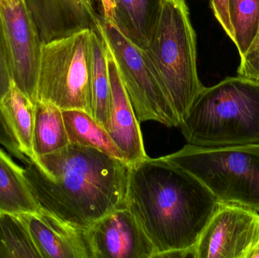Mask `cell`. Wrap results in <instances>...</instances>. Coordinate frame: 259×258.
<instances>
[{"label": "cell", "instance_id": "9", "mask_svg": "<svg viewBox=\"0 0 259 258\" xmlns=\"http://www.w3.org/2000/svg\"><path fill=\"white\" fill-rule=\"evenodd\" d=\"M259 245V214L222 204L193 248L195 258H250Z\"/></svg>", "mask_w": 259, "mask_h": 258}, {"label": "cell", "instance_id": "26", "mask_svg": "<svg viewBox=\"0 0 259 258\" xmlns=\"http://www.w3.org/2000/svg\"><path fill=\"white\" fill-rule=\"evenodd\" d=\"M100 3L101 5L102 12H103V16L102 17L106 21L112 24L115 0H100Z\"/></svg>", "mask_w": 259, "mask_h": 258}, {"label": "cell", "instance_id": "23", "mask_svg": "<svg viewBox=\"0 0 259 258\" xmlns=\"http://www.w3.org/2000/svg\"><path fill=\"white\" fill-rule=\"evenodd\" d=\"M12 84L7 44L4 27L0 15V101L9 92Z\"/></svg>", "mask_w": 259, "mask_h": 258}, {"label": "cell", "instance_id": "11", "mask_svg": "<svg viewBox=\"0 0 259 258\" xmlns=\"http://www.w3.org/2000/svg\"><path fill=\"white\" fill-rule=\"evenodd\" d=\"M107 62L112 99L109 121L105 129L122 152L124 161L130 165H134L148 158L143 145L140 122L108 47Z\"/></svg>", "mask_w": 259, "mask_h": 258}, {"label": "cell", "instance_id": "16", "mask_svg": "<svg viewBox=\"0 0 259 258\" xmlns=\"http://www.w3.org/2000/svg\"><path fill=\"white\" fill-rule=\"evenodd\" d=\"M69 143L62 109L50 101L36 100L33 133L35 159L60 151Z\"/></svg>", "mask_w": 259, "mask_h": 258}, {"label": "cell", "instance_id": "7", "mask_svg": "<svg viewBox=\"0 0 259 258\" xmlns=\"http://www.w3.org/2000/svg\"><path fill=\"white\" fill-rule=\"evenodd\" d=\"M96 30L113 57L139 122L152 121L168 127H180L179 118L144 51L99 15Z\"/></svg>", "mask_w": 259, "mask_h": 258}, {"label": "cell", "instance_id": "14", "mask_svg": "<svg viewBox=\"0 0 259 258\" xmlns=\"http://www.w3.org/2000/svg\"><path fill=\"white\" fill-rule=\"evenodd\" d=\"M164 0H115L112 24L131 43L145 50L152 40Z\"/></svg>", "mask_w": 259, "mask_h": 258}, {"label": "cell", "instance_id": "2", "mask_svg": "<svg viewBox=\"0 0 259 258\" xmlns=\"http://www.w3.org/2000/svg\"><path fill=\"white\" fill-rule=\"evenodd\" d=\"M212 192L191 174L162 158L131 165L127 208L155 248L154 257L193 253L219 209Z\"/></svg>", "mask_w": 259, "mask_h": 258}, {"label": "cell", "instance_id": "4", "mask_svg": "<svg viewBox=\"0 0 259 258\" xmlns=\"http://www.w3.org/2000/svg\"><path fill=\"white\" fill-rule=\"evenodd\" d=\"M146 53L180 121L205 86L198 76L196 38L185 0H164Z\"/></svg>", "mask_w": 259, "mask_h": 258}, {"label": "cell", "instance_id": "21", "mask_svg": "<svg viewBox=\"0 0 259 258\" xmlns=\"http://www.w3.org/2000/svg\"><path fill=\"white\" fill-rule=\"evenodd\" d=\"M234 40L240 57L255 40L259 29V0H229Z\"/></svg>", "mask_w": 259, "mask_h": 258}, {"label": "cell", "instance_id": "27", "mask_svg": "<svg viewBox=\"0 0 259 258\" xmlns=\"http://www.w3.org/2000/svg\"><path fill=\"white\" fill-rule=\"evenodd\" d=\"M258 248H259V245H258Z\"/></svg>", "mask_w": 259, "mask_h": 258}, {"label": "cell", "instance_id": "22", "mask_svg": "<svg viewBox=\"0 0 259 258\" xmlns=\"http://www.w3.org/2000/svg\"><path fill=\"white\" fill-rule=\"evenodd\" d=\"M237 74L240 77L259 80V29L250 48L240 57Z\"/></svg>", "mask_w": 259, "mask_h": 258}, {"label": "cell", "instance_id": "8", "mask_svg": "<svg viewBox=\"0 0 259 258\" xmlns=\"http://www.w3.org/2000/svg\"><path fill=\"white\" fill-rule=\"evenodd\" d=\"M12 83L36 101L44 42L25 0H0Z\"/></svg>", "mask_w": 259, "mask_h": 258}, {"label": "cell", "instance_id": "24", "mask_svg": "<svg viewBox=\"0 0 259 258\" xmlns=\"http://www.w3.org/2000/svg\"><path fill=\"white\" fill-rule=\"evenodd\" d=\"M0 145L4 147L12 156L24 162L27 156H24L15 139L12 130L9 128L1 109H0Z\"/></svg>", "mask_w": 259, "mask_h": 258}, {"label": "cell", "instance_id": "10", "mask_svg": "<svg viewBox=\"0 0 259 258\" xmlns=\"http://www.w3.org/2000/svg\"><path fill=\"white\" fill-rule=\"evenodd\" d=\"M90 258H151L155 251L127 208L103 217L84 233Z\"/></svg>", "mask_w": 259, "mask_h": 258}, {"label": "cell", "instance_id": "20", "mask_svg": "<svg viewBox=\"0 0 259 258\" xmlns=\"http://www.w3.org/2000/svg\"><path fill=\"white\" fill-rule=\"evenodd\" d=\"M0 258H42L19 215L0 212Z\"/></svg>", "mask_w": 259, "mask_h": 258}, {"label": "cell", "instance_id": "12", "mask_svg": "<svg viewBox=\"0 0 259 258\" xmlns=\"http://www.w3.org/2000/svg\"><path fill=\"white\" fill-rule=\"evenodd\" d=\"M25 2L44 43L84 29H97L98 15L92 0Z\"/></svg>", "mask_w": 259, "mask_h": 258}, {"label": "cell", "instance_id": "19", "mask_svg": "<svg viewBox=\"0 0 259 258\" xmlns=\"http://www.w3.org/2000/svg\"><path fill=\"white\" fill-rule=\"evenodd\" d=\"M62 115L70 143L96 148L108 156L124 161L122 152L106 129L89 113L71 109L62 110Z\"/></svg>", "mask_w": 259, "mask_h": 258}, {"label": "cell", "instance_id": "13", "mask_svg": "<svg viewBox=\"0 0 259 258\" xmlns=\"http://www.w3.org/2000/svg\"><path fill=\"white\" fill-rule=\"evenodd\" d=\"M42 258H90L84 233L40 209L19 215Z\"/></svg>", "mask_w": 259, "mask_h": 258}, {"label": "cell", "instance_id": "6", "mask_svg": "<svg viewBox=\"0 0 259 258\" xmlns=\"http://www.w3.org/2000/svg\"><path fill=\"white\" fill-rule=\"evenodd\" d=\"M91 30L44 42L36 100L91 115Z\"/></svg>", "mask_w": 259, "mask_h": 258}, {"label": "cell", "instance_id": "17", "mask_svg": "<svg viewBox=\"0 0 259 258\" xmlns=\"http://www.w3.org/2000/svg\"><path fill=\"white\" fill-rule=\"evenodd\" d=\"M2 113L24 156L35 159L33 150L34 105L12 83L0 101Z\"/></svg>", "mask_w": 259, "mask_h": 258}, {"label": "cell", "instance_id": "15", "mask_svg": "<svg viewBox=\"0 0 259 258\" xmlns=\"http://www.w3.org/2000/svg\"><path fill=\"white\" fill-rule=\"evenodd\" d=\"M39 210L24 169L0 148V212L23 215Z\"/></svg>", "mask_w": 259, "mask_h": 258}, {"label": "cell", "instance_id": "3", "mask_svg": "<svg viewBox=\"0 0 259 258\" xmlns=\"http://www.w3.org/2000/svg\"><path fill=\"white\" fill-rule=\"evenodd\" d=\"M180 127L199 148L259 144V80L237 76L204 87Z\"/></svg>", "mask_w": 259, "mask_h": 258}, {"label": "cell", "instance_id": "25", "mask_svg": "<svg viewBox=\"0 0 259 258\" xmlns=\"http://www.w3.org/2000/svg\"><path fill=\"white\" fill-rule=\"evenodd\" d=\"M213 13L228 36L234 40V29L229 13V0H208Z\"/></svg>", "mask_w": 259, "mask_h": 258}, {"label": "cell", "instance_id": "18", "mask_svg": "<svg viewBox=\"0 0 259 258\" xmlns=\"http://www.w3.org/2000/svg\"><path fill=\"white\" fill-rule=\"evenodd\" d=\"M92 76H91V116L106 127L109 121L112 88L107 62V45L97 30H91Z\"/></svg>", "mask_w": 259, "mask_h": 258}, {"label": "cell", "instance_id": "1", "mask_svg": "<svg viewBox=\"0 0 259 258\" xmlns=\"http://www.w3.org/2000/svg\"><path fill=\"white\" fill-rule=\"evenodd\" d=\"M23 162L24 177L40 209L80 233L127 208L131 165L124 161L69 143Z\"/></svg>", "mask_w": 259, "mask_h": 258}, {"label": "cell", "instance_id": "5", "mask_svg": "<svg viewBox=\"0 0 259 258\" xmlns=\"http://www.w3.org/2000/svg\"><path fill=\"white\" fill-rule=\"evenodd\" d=\"M163 159L196 177L222 204L259 214V144L218 148L187 144Z\"/></svg>", "mask_w": 259, "mask_h": 258}]
</instances>
